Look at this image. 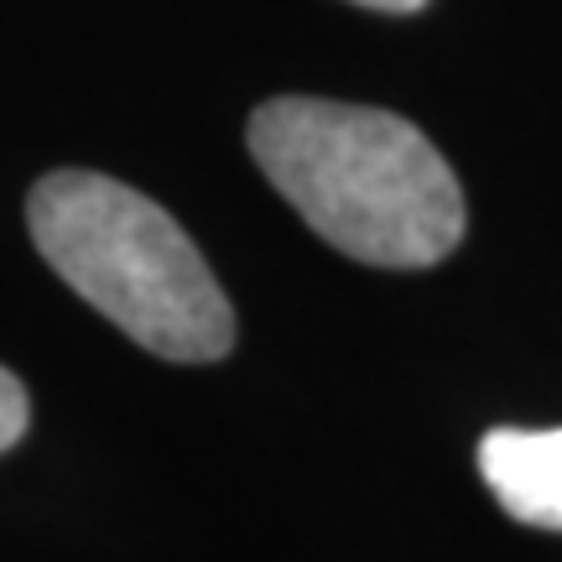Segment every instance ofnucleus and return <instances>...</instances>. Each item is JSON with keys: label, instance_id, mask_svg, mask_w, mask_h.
Listing matches in <instances>:
<instances>
[{"label": "nucleus", "instance_id": "obj_1", "mask_svg": "<svg viewBox=\"0 0 562 562\" xmlns=\"http://www.w3.org/2000/svg\"><path fill=\"white\" fill-rule=\"evenodd\" d=\"M250 157L323 240L364 266L417 271L463 240V188L412 121L339 100H266Z\"/></svg>", "mask_w": 562, "mask_h": 562}, {"label": "nucleus", "instance_id": "obj_4", "mask_svg": "<svg viewBox=\"0 0 562 562\" xmlns=\"http://www.w3.org/2000/svg\"><path fill=\"white\" fill-rule=\"evenodd\" d=\"M26 422H32V402H26V385L0 364V453L5 448H16L21 432H26Z\"/></svg>", "mask_w": 562, "mask_h": 562}, {"label": "nucleus", "instance_id": "obj_2", "mask_svg": "<svg viewBox=\"0 0 562 562\" xmlns=\"http://www.w3.org/2000/svg\"><path fill=\"white\" fill-rule=\"evenodd\" d=\"M26 229L42 261L157 360L209 364L235 349L224 286L182 224L146 193L63 167L32 188Z\"/></svg>", "mask_w": 562, "mask_h": 562}, {"label": "nucleus", "instance_id": "obj_3", "mask_svg": "<svg viewBox=\"0 0 562 562\" xmlns=\"http://www.w3.org/2000/svg\"><path fill=\"white\" fill-rule=\"evenodd\" d=\"M480 474L516 521L562 531V427H495V432H484Z\"/></svg>", "mask_w": 562, "mask_h": 562}, {"label": "nucleus", "instance_id": "obj_5", "mask_svg": "<svg viewBox=\"0 0 562 562\" xmlns=\"http://www.w3.org/2000/svg\"><path fill=\"white\" fill-rule=\"evenodd\" d=\"M355 5H370V11H391V16H412L427 0H355Z\"/></svg>", "mask_w": 562, "mask_h": 562}]
</instances>
